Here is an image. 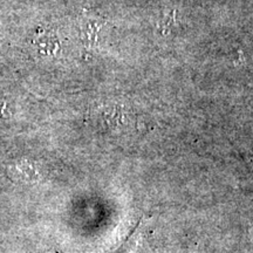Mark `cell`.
<instances>
[{
	"instance_id": "3957f363",
	"label": "cell",
	"mask_w": 253,
	"mask_h": 253,
	"mask_svg": "<svg viewBox=\"0 0 253 253\" xmlns=\"http://www.w3.org/2000/svg\"><path fill=\"white\" fill-rule=\"evenodd\" d=\"M4 108H5V103L0 102V118H1V114L4 112Z\"/></svg>"
},
{
	"instance_id": "6da1fadb",
	"label": "cell",
	"mask_w": 253,
	"mask_h": 253,
	"mask_svg": "<svg viewBox=\"0 0 253 253\" xmlns=\"http://www.w3.org/2000/svg\"><path fill=\"white\" fill-rule=\"evenodd\" d=\"M103 27V21L96 17H86L82 18L81 20V39L84 41V46L88 48L95 46L101 28Z\"/></svg>"
},
{
	"instance_id": "7a4b0ae2",
	"label": "cell",
	"mask_w": 253,
	"mask_h": 253,
	"mask_svg": "<svg viewBox=\"0 0 253 253\" xmlns=\"http://www.w3.org/2000/svg\"><path fill=\"white\" fill-rule=\"evenodd\" d=\"M59 42L55 36L47 33L38 34L34 39L33 47L36 48L38 55L40 56H52L55 55L59 49Z\"/></svg>"
},
{
	"instance_id": "277c9868",
	"label": "cell",
	"mask_w": 253,
	"mask_h": 253,
	"mask_svg": "<svg viewBox=\"0 0 253 253\" xmlns=\"http://www.w3.org/2000/svg\"><path fill=\"white\" fill-rule=\"evenodd\" d=\"M250 164H251V168H252V170H253V160H252V158H250Z\"/></svg>"
}]
</instances>
